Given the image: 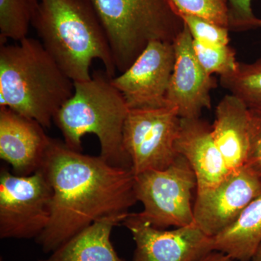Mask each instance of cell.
Instances as JSON below:
<instances>
[{"label":"cell","instance_id":"1","mask_svg":"<svg viewBox=\"0 0 261 261\" xmlns=\"http://www.w3.org/2000/svg\"><path fill=\"white\" fill-rule=\"evenodd\" d=\"M41 171L53 191L49 224L36 239L51 253L94 221L127 216L137 201L132 169L111 166L51 138Z\"/></svg>","mask_w":261,"mask_h":261},{"label":"cell","instance_id":"2","mask_svg":"<svg viewBox=\"0 0 261 261\" xmlns=\"http://www.w3.org/2000/svg\"><path fill=\"white\" fill-rule=\"evenodd\" d=\"M73 92L74 82L40 40L25 37L17 44H0V108L49 128Z\"/></svg>","mask_w":261,"mask_h":261},{"label":"cell","instance_id":"3","mask_svg":"<svg viewBox=\"0 0 261 261\" xmlns=\"http://www.w3.org/2000/svg\"><path fill=\"white\" fill-rule=\"evenodd\" d=\"M32 25L43 46L73 82L92 78L94 60L110 78L116 67L107 37L89 0H39Z\"/></svg>","mask_w":261,"mask_h":261},{"label":"cell","instance_id":"4","mask_svg":"<svg viewBox=\"0 0 261 261\" xmlns=\"http://www.w3.org/2000/svg\"><path fill=\"white\" fill-rule=\"evenodd\" d=\"M111 79L106 72H97L90 80L74 82L73 95L60 108L54 123L69 148L82 152V137L95 135L102 159L111 166L132 169L123 144L129 109Z\"/></svg>","mask_w":261,"mask_h":261},{"label":"cell","instance_id":"5","mask_svg":"<svg viewBox=\"0 0 261 261\" xmlns=\"http://www.w3.org/2000/svg\"><path fill=\"white\" fill-rule=\"evenodd\" d=\"M100 20L120 73L149 43L174 42L185 23L170 0H89Z\"/></svg>","mask_w":261,"mask_h":261},{"label":"cell","instance_id":"6","mask_svg":"<svg viewBox=\"0 0 261 261\" xmlns=\"http://www.w3.org/2000/svg\"><path fill=\"white\" fill-rule=\"evenodd\" d=\"M197 178L190 163L178 154L166 169L135 175V193L143 211L136 215L151 226L166 229L195 224L192 195Z\"/></svg>","mask_w":261,"mask_h":261},{"label":"cell","instance_id":"7","mask_svg":"<svg viewBox=\"0 0 261 261\" xmlns=\"http://www.w3.org/2000/svg\"><path fill=\"white\" fill-rule=\"evenodd\" d=\"M53 191L41 170L18 176L0 173V238L37 239L49 224Z\"/></svg>","mask_w":261,"mask_h":261},{"label":"cell","instance_id":"8","mask_svg":"<svg viewBox=\"0 0 261 261\" xmlns=\"http://www.w3.org/2000/svg\"><path fill=\"white\" fill-rule=\"evenodd\" d=\"M180 120L176 109L169 106L128 111L123 144L135 175L166 169L174 162Z\"/></svg>","mask_w":261,"mask_h":261},{"label":"cell","instance_id":"9","mask_svg":"<svg viewBox=\"0 0 261 261\" xmlns=\"http://www.w3.org/2000/svg\"><path fill=\"white\" fill-rule=\"evenodd\" d=\"M174 64L173 43L155 41L149 43L128 69L111 79V83L129 110L166 107Z\"/></svg>","mask_w":261,"mask_h":261},{"label":"cell","instance_id":"10","mask_svg":"<svg viewBox=\"0 0 261 261\" xmlns=\"http://www.w3.org/2000/svg\"><path fill=\"white\" fill-rule=\"evenodd\" d=\"M261 192V178L245 166L231 171L213 188L197 192L193 205L195 225L214 238L238 219Z\"/></svg>","mask_w":261,"mask_h":261},{"label":"cell","instance_id":"11","mask_svg":"<svg viewBox=\"0 0 261 261\" xmlns=\"http://www.w3.org/2000/svg\"><path fill=\"white\" fill-rule=\"evenodd\" d=\"M122 224L135 243L133 261H197L213 249V238L195 226L160 229L130 213Z\"/></svg>","mask_w":261,"mask_h":261},{"label":"cell","instance_id":"12","mask_svg":"<svg viewBox=\"0 0 261 261\" xmlns=\"http://www.w3.org/2000/svg\"><path fill=\"white\" fill-rule=\"evenodd\" d=\"M175 64L168 87L167 106L176 109L181 118H200L205 109H211V92L216 80L206 73L197 61L190 31L185 28L173 42Z\"/></svg>","mask_w":261,"mask_h":261},{"label":"cell","instance_id":"13","mask_svg":"<svg viewBox=\"0 0 261 261\" xmlns=\"http://www.w3.org/2000/svg\"><path fill=\"white\" fill-rule=\"evenodd\" d=\"M50 139L37 121L0 108V158L14 174L29 176L39 171Z\"/></svg>","mask_w":261,"mask_h":261},{"label":"cell","instance_id":"14","mask_svg":"<svg viewBox=\"0 0 261 261\" xmlns=\"http://www.w3.org/2000/svg\"><path fill=\"white\" fill-rule=\"evenodd\" d=\"M175 148L193 169L197 192L216 187L230 173L215 144L212 126L200 118H181Z\"/></svg>","mask_w":261,"mask_h":261},{"label":"cell","instance_id":"15","mask_svg":"<svg viewBox=\"0 0 261 261\" xmlns=\"http://www.w3.org/2000/svg\"><path fill=\"white\" fill-rule=\"evenodd\" d=\"M212 135L230 172L245 167L249 151V108L241 99L229 94L220 101Z\"/></svg>","mask_w":261,"mask_h":261},{"label":"cell","instance_id":"16","mask_svg":"<svg viewBox=\"0 0 261 261\" xmlns=\"http://www.w3.org/2000/svg\"><path fill=\"white\" fill-rule=\"evenodd\" d=\"M128 215L106 216L94 221L47 258L38 261H124L118 256L111 236L113 228L122 224Z\"/></svg>","mask_w":261,"mask_h":261},{"label":"cell","instance_id":"17","mask_svg":"<svg viewBox=\"0 0 261 261\" xmlns=\"http://www.w3.org/2000/svg\"><path fill=\"white\" fill-rule=\"evenodd\" d=\"M260 245L261 192L234 222L213 238V249L238 261H251Z\"/></svg>","mask_w":261,"mask_h":261},{"label":"cell","instance_id":"18","mask_svg":"<svg viewBox=\"0 0 261 261\" xmlns=\"http://www.w3.org/2000/svg\"><path fill=\"white\" fill-rule=\"evenodd\" d=\"M39 0H0V42H20L28 37Z\"/></svg>","mask_w":261,"mask_h":261},{"label":"cell","instance_id":"19","mask_svg":"<svg viewBox=\"0 0 261 261\" xmlns=\"http://www.w3.org/2000/svg\"><path fill=\"white\" fill-rule=\"evenodd\" d=\"M220 84L249 109H261V58L250 63H239L233 73L220 77Z\"/></svg>","mask_w":261,"mask_h":261},{"label":"cell","instance_id":"20","mask_svg":"<svg viewBox=\"0 0 261 261\" xmlns=\"http://www.w3.org/2000/svg\"><path fill=\"white\" fill-rule=\"evenodd\" d=\"M192 42L197 61L209 75L225 76L233 73L238 68L236 51L229 44H206L193 39Z\"/></svg>","mask_w":261,"mask_h":261},{"label":"cell","instance_id":"21","mask_svg":"<svg viewBox=\"0 0 261 261\" xmlns=\"http://www.w3.org/2000/svg\"><path fill=\"white\" fill-rule=\"evenodd\" d=\"M178 13L201 17L221 27H229L228 0H170Z\"/></svg>","mask_w":261,"mask_h":261},{"label":"cell","instance_id":"22","mask_svg":"<svg viewBox=\"0 0 261 261\" xmlns=\"http://www.w3.org/2000/svg\"><path fill=\"white\" fill-rule=\"evenodd\" d=\"M187 25L192 39L206 44L226 45L229 44V29L196 15L178 13Z\"/></svg>","mask_w":261,"mask_h":261},{"label":"cell","instance_id":"23","mask_svg":"<svg viewBox=\"0 0 261 261\" xmlns=\"http://www.w3.org/2000/svg\"><path fill=\"white\" fill-rule=\"evenodd\" d=\"M245 166L261 178V109H249V151Z\"/></svg>","mask_w":261,"mask_h":261},{"label":"cell","instance_id":"24","mask_svg":"<svg viewBox=\"0 0 261 261\" xmlns=\"http://www.w3.org/2000/svg\"><path fill=\"white\" fill-rule=\"evenodd\" d=\"M230 30L255 29L257 18L252 8V0H228Z\"/></svg>","mask_w":261,"mask_h":261},{"label":"cell","instance_id":"25","mask_svg":"<svg viewBox=\"0 0 261 261\" xmlns=\"http://www.w3.org/2000/svg\"><path fill=\"white\" fill-rule=\"evenodd\" d=\"M197 261H238L232 257L228 256L224 252L212 250L207 252Z\"/></svg>","mask_w":261,"mask_h":261},{"label":"cell","instance_id":"26","mask_svg":"<svg viewBox=\"0 0 261 261\" xmlns=\"http://www.w3.org/2000/svg\"><path fill=\"white\" fill-rule=\"evenodd\" d=\"M251 261H261V245L259 247L258 250L255 255L252 257Z\"/></svg>","mask_w":261,"mask_h":261},{"label":"cell","instance_id":"27","mask_svg":"<svg viewBox=\"0 0 261 261\" xmlns=\"http://www.w3.org/2000/svg\"><path fill=\"white\" fill-rule=\"evenodd\" d=\"M255 28H261V18H257L255 20Z\"/></svg>","mask_w":261,"mask_h":261},{"label":"cell","instance_id":"28","mask_svg":"<svg viewBox=\"0 0 261 261\" xmlns=\"http://www.w3.org/2000/svg\"><path fill=\"white\" fill-rule=\"evenodd\" d=\"M0 261H3V258H1V260H0Z\"/></svg>","mask_w":261,"mask_h":261}]
</instances>
